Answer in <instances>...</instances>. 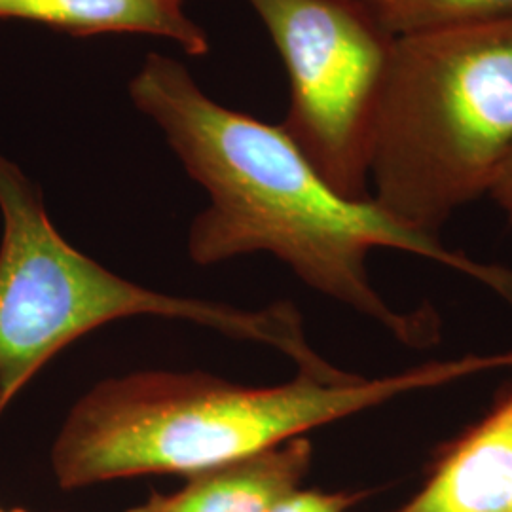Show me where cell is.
Returning a JSON list of instances; mask_svg holds the SVG:
<instances>
[{
    "mask_svg": "<svg viewBox=\"0 0 512 512\" xmlns=\"http://www.w3.org/2000/svg\"><path fill=\"white\" fill-rule=\"evenodd\" d=\"M129 97L158 128L209 205L190 226L188 253L209 266L266 251L306 285L365 315L408 348L439 340L433 311H397L370 281L366 260L393 249L446 266L512 306V272L448 249L391 219L372 198L349 200L311 165L281 124L228 109L181 61L150 52Z\"/></svg>",
    "mask_w": 512,
    "mask_h": 512,
    "instance_id": "6da1fadb",
    "label": "cell"
},
{
    "mask_svg": "<svg viewBox=\"0 0 512 512\" xmlns=\"http://www.w3.org/2000/svg\"><path fill=\"white\" fill-rule=\"evenodd\" d=\"M512 368V351L465 355L366 380L298 372L245 387L203 372H137L95 385L69 412L52 448L61 490L143 475L190 476L304 437L401 395Z\"/></svg>",
    "mask_w": 512,
    "mask_h": 512,
    "instance_id": "7a4b0ae2",
    "label": "cell"
},
{
    "mask_svg": "<svg viewBox=\"0 0 512 512\" xmlns=\"http://www.w3.org/2000/svg\"><path fill=\"white\" fill-rule=\"evenodd\" d=\"M511 147L512 14L393 38L368 160L382 211L437 236Z\"/></svg>",
    "mask_w": 512,
    "mask_h": 512,
    "instance_id": "3957f363",
    "label": "cell"
},
{
    "mask_svg": "<svg viewBox=\"0 0 512 512\" xmlns=\"http://www.w3.org/2000/svg\"><path fill=\"white\" fill-rule=\"evenodd\" d=\"M0 414L63 348L84 334L133 315L177 317L228 336L268 344L298 372L330 378L289 304L245 311L154 293L112 274L55 230L37 188L0 154Z\"/></svg>",
    "mask_w": 512,
    "mask_h": 512,
    "instance_id": "277c9868",
    "label": "cell"
},
{
    "mask_svg": "<svg viewBox=\"0 0 512 512\" xmlns=\"http://www.w3.org/2000/svg\"><path fill=\"white\" fill-rule=\"evenodd\" d=\"M245 2L289 76L281 126L338 194L368 200L370 139L395 37L365 0Z\"/></svg>",
    "mask_w": 512,
    "mask_h": 512,
    "instance_id": "5b68a950",
    "label": "cell"
},
{
    "mask_svg": "<svg viewBox=\"0 0 512 512\" xmlns=\"http://www.w3.org/2000/svg\"><path fill=\"white\" fill-rule=\"evenodd\" d=\"M397 512H512V391L446 450Z\"/></svg>",
    "mask_w": 512,
    "mask_h": 512,
    "instance_id": "8992f818",
    "label": "cell"
},
{
    "mask_svg": "<svg viewBox=\"0 0 512 512\" xmlns=\"http://www.w3.org/2000/svg\"><path fill=\"white\" fill-rule=\"evenodd\" d=\"M310 440L283 442L270 450L186 476L175 494H152L128 512H268L300 488L311 467Z\"/></svg>",
    "mask_w": 512,
    "mask_h": 512,
    "instance_id": "52a82bcc",
    "label": "cell"
},
{
    "mask_svg": "<svg viewBox=\"0 0 512 512\" xmlns=\"http://www.w3.org/2000/svg\"><path fill=\"white\" fill-rule=\"evenodd\" d=\"M0 19L29 21L74 37L147 35L202 57L207 31L186 16L181 0H0Z\"/></svg>",
    "mask_w": 512,
    "mask_h": 512,
    "instance_id": "ba28073f",
    "label": "cell"
},
{
    "mask_svg": "<svg viewBox=\"0 0 512 512\" xmlns=\"http://www.w3.org/2000/svg\"><path fill=\"white\" fill-rule=\"evenodd\" d=\"M393 37L446 25L511 16L512 0H365Z\"/></svg>",
    "mask_w": 512,
    "mask_h": 512,
    "instance_id": "9c48e42d",
    "label": "cell"
},
{
    "mask_svg": "<svg viewBox=\"0 0 512 512\" xmlns=\"http://www.w3.org/2000/svg\"><path fill=\"white\" fill-rule=\"evenodd\" d=\"M370 492L357 490H338V492H323V490H294L277 501L268 512H349L357 507Z\"/></svg>",
    "mask_w": 512,
    "mask_h": 512,
    "instance_id": "30bf717a",
    "label": "cell"
},
{
    "mask_svg": "<svg viewBox=\"0 0 512 512\" xmlns=\"http://www.w3.org/2000/svg\"><path fill=\"white\" fill-rule=\"evenodd\" d=\"M488 196L499 205V209L512 224V147L495 171Z\"/></svg>",
    "mask_w": 512,
    "mask_h": 512,
    "instance_id": "8fae6325",
    "label": "cell"
},
{
    "mask_svg": "<svg viewBox=\"0 0 512 512\" xmlns=\"http://www.w3.org/2000/svg\"><path fill=\"white\" fill-rule=\"evenodd\" d=\"M0 512H16V509H14V511H4V509H2V507H0Z\"/></svg>",
    "mask_w": 512,
    "mask_h": 512,
    "instance_id": "7c38bea8",
    "label": "cell"
},
{
    "mask_svg": "<svg viewBox=\"0 0 512 512\" xmlns=\"http://www.w3.org/2000/svg\"><path fill=\"white\" fill-rule=\"evenodd\" d=\"M16 512H29V511H25V509H16Z\"/></svg>",
    "mask_w": 512,
    "mask_h": 512,
    "instance_id": "4fadbf2b",
    "label": "cell"
},
{
    "mask_svg": "<svg viewBox=\"0 0 512 512\" xmlns=\"http://www.w3.org/2000/svg\"><path fill=\"white\" fill-rule=\"evenodd\" d=\"M181 2H184V0H181Z\"/></svg>",
    "mask_w": 512,
    "mask_h": 512,
    "instance_id": "5bb4252c",
    "label": "cell"
}]
</instances>
